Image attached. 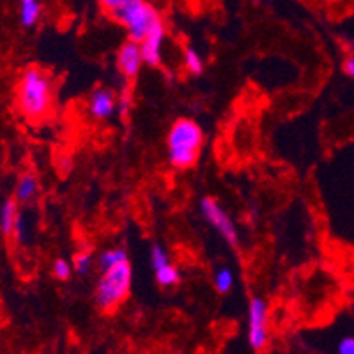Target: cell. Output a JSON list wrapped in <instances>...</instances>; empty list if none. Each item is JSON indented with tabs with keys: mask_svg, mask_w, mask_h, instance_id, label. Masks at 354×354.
I'll list each match as a JSON object with an SVG mask.
<instances>
[{
	"mask_svg": "<svg viewBox=\"0 0 354 354\" xmlns=\"http://www.w3.org/2000/svg\"><path fill=\"white\" fill-rule=\"evenodd\" d=\"M17 106L27 121H43L53 106V78L37 66L24 69L17 85Z\"/></svg>",
	"mask_w": 354,
	"mask_h": 354,
	"instance_id": "6da1fadb",
	"label": "cell"
},
{
	"mask_svg": "<svg viewBox=\"0 0 354 354\" xmlns=\"http://www.w3.org/2000/svg\"><path fill=\"white\" fill-rule=\"evenodd\" d=\"M204 147V131L188 117L177 119L167 135V158L177 170H188L198 161Z\"/></svg>",
	"mask_w": 354,
	"mask_h": 354,
	"instance_id": "7a4b0ae2",
	"label": "cell"
},
{
	"mask_svg": "<svg viewBox=\"0 0 354 354\" xmlns=\"http://www.w3.org/2000/svg\"><path fill=\"white\" fill-rule=\"evenodd\" d=\"M133 282L131 262L124 261L110 270L101 271V277L94 289V303L103 314H112L129 296Z\"/></svg>",
	"mask_w": 354,
	"mask_h": 354,
	"instance_id": "3957f363",
	"label": "cell"
},
{
	"mask_svg": "<svg viewBox=\"0 0 354 354\" xmlns=\"http://www.w3.org/2000/svg\"><path fill=\"white\" fill-rule=\"evenodd\" d=\"M112 18L126 28L129 39L142 43L151 28L161 20V15L147 0H128L122 8L112 12Z\"/></svg>",
	"mask_w": 354,
	"mask_h": 354,
	"instance_id": "277c9868",
	"label": "cell"
},
{
	"mask_svg": "<svg viewBox=\"0 0 354 354\" xmlns=\"http://www.w3.org/2000/svg\"><path fill=\"white\" fill-rule=\"evenodd\" d=\"M202 218H204L218 234H220L223 241L230 246V248H238L239 246V234L238 227L232 221L230 214L223 209V205L213 197H204L198 204Z\"/></svg>",
	"mask_w": 354,
	"mask_h": 354,
	"instance_id": "5b68a950",
	"label": "cell"
},
{
	"mask_svg": "<svg viewBox=\"0 0 354 354\" xmlns=\"http://www.w3.org/2000/svg\"><path fill=\"white\" fill-rule=\"evenodd\" d=\"M270 342V306L261 296L248 301V344L254 351H262Z\"/></svg>",
	"mask_w": 354,
	"mask_h": 354,
	"instance_id": "8992f818",
	"label": "cell"
},
{
	"mask_svg": "<svg viewBox=\"0 0 354 354\" xmlns=\"http://www.w3.org/2000/svg\"><path fill=\"white\" fill-rule=\"evenodd\" d=\"M144 64L140 43L128 39L124 44H121V48L117 52V69L126 82L137 80Z\"/></svg>",
	"mask_w": 354,
	"mask_h": 354,
	"instance_id": "52a82bcc",
	"label": "cell"
},
{
	"mask_svg": "<svg viewBox=\"0 0 354 354\" xmlns=\"http://www.w3.org/2000/svg\"><path fill=\"white\" fill-rule=\"evenodd\" d=\"M87 112L94 121H106L112 119L117 112V96L112 88L97 87L94 88L87 100Z\"/></svg>",
	"mask_w": 354,
	"mask_h": 354,
	"instance_id": "ba28073f",
	"label": "cell"
},
{
	"mask_svg": "<svg viewBox=\"0 0 354 354\" xmlns=\"http://www.w3.org/2000/svg\"><path fill=\"white\" fill-rule=\"evenodd\" d=\"M165 37H167V27L163 18H161V20L151 28V32L145 36V39L140 43L145 66L158 68V66L161 64V48H163Z\"/></svg>",
	"mask_w": 354,
	"mask_h": 354,
	"instance_id": "9c48e42d",
	"label": "cell"
},
{
	"mask_svg": "<svg viewBox=\"0 0 354 354\" xmlns=\"http://www.w3.org/2000/svg\"><path fill=\"white\" fill-rule=\"evenodd\" d=\"M20 214L17 198H8V201L2 202V205H0V232L4 238H12Z\"/></svg>",
	"mask_w": 354,
	"mask_h": 354,
	"instance_id": "30bf717a",
	"label": "cell"
},
{
	"mask_svg": "<svg viewBox=\"0 0 354 354\" xmlns=\"http://www.w3.org/2000/svg\"><path fill=\"white\" fill-rule=\"evenodd\" d=\"M39 194V181L34 174L27 172L18 177L17 186H15V198L18 204H28Z\"/></svg>",
	"mask_w": 354,
	"mask_h": 354,
	"instance_id": "8fae6325",
	"label": "cell"
},
{
	"mask_svg": "<svg viewBox=\"0 0 354 354\" xmlns=\"http://www.w3.org/2000/svg\"><path fill=\"white\" fill-rule=\"evenodd\" d=\"M154 278H156V283L160 287H163V289H172V287L179 286V282H181V273L174 266V262L170 261L169 264L154 270Z\"/></svg>",
	"mask_w": 354,
	"mask_h": 354,
	"instance_id": "7c38bea8",
	"label": "cell"
},
{
	"mask_svg": "<svg viewBox=\"0 0 354 354\" xmlns=\"http://www.w3.org/2000/svg\"><path fill=\"white\" fill-rule=\"evenodd\" d=\"M18 12H20V21L24 27H34L41 17L39 0H20Z\"/></svg>",
	"mask_w": 354,
	"mask_h": 354,
	"instance_id": "4fadbf2b",
	"label": "cell"
},
{
	"mask_svg": "<svg viewBox=\"0 0 354 354\" xmlns=\"http://www.w3.org/2000/svg\"><path fill=\"white\" fill-rule=\"evenodd\" d=\"M129 261L128 257V252L124 248H109V250H103L97 257V268L100 271H106L113 266L121 264V262Z\"/></svg>",
	"mask_w": 354,
	"mask_h": 354,
	"instance_id": "5bb4252c",
	"label": "cell"
},
{
	"mask_svg": "<svg viewBox=\"0 0 354 354\" xmlns=\"http://www.w3.org/2000/svg\"><path fill=\"white\" fill-rule=\"evenodd\" d=\"M214 289L220 294H229L234 287V271L230 270L229 266H220L214 271Z\"/></svg>",
	"mask_w": 354,
	"mask_h": 354,
	"instance_id": "9a60e30c",
	"label": "cell"
},
{
	"mask_svg": "<svg viewBox=\"0 0 354 354\" xmlns=\"http://www.w3.org/2000/svg\"><path fill=\"white\" fill-rule=\"evenodd\" d=\"M183 61H185V68L189 75L201 77L202 73H204L205 69L204 59H202L201 53H198L195 48H192V46H188V48L185 50V59H183Z\"/></svg>",
	"mask_w": 354,
	"mask_h": 354,
	"instance_id": "2e32d148",
	"label": "cell"
},
{
	"mask_svg": "<svg viewBox=\"0 0 354 354\" xmlns=\"http://www.w3.org/2000/svg\"><path fill=\"white\" fill-rule=\"evenodd\" d=\"M93 266H94V257H93V252L91 250H82L78 252L75 257H73V270L75 273L80 274V277H85L93 271Z\"/></svg>",
	"mask_w": 354,
	"mask_h": 354,
	"instance_id": "e0dca14e",
	"label": "cell"
},
{
	"mask_svg": "<svg viewBox=\"0 0 354 354\" xmlns=\"http://www.w3.org/2000/svg\"><path fill=\"white\" fill-rule=\"evenodd\" d=\"M73 262H69L68 259H55L52 264V274L53 278H57V280H61V282H66V280H69L73 274Z\"/></svg>",
	"mask_w": 354,
	"mask_h": 354,
	"instance_id": "ac0fdd59",
	"label": "cell"
},
{
	"mask_svg": "<svg viewBox=\"0 0 354 354\" xmlns=\"http://www.w3.org/2000/svg\"><path fill=\"white\" fill-rule=\"evenodd\" d=\"M131 105V93H129V91H122L121 96L117 97V112L121 113V115H128Z\"/></svg>",
	"mask_w": 354,
	"mask_h": 354,
	"instance_id": "d6986e66",
	"label": "cell"
},
{
	"mask_svg": "<svg viewBox=\"0 0 354 354\" xmlns=\"http://www.w3.org/2000/svg\"><path fill=\"white\" fill-rule=\"evenodd\" d=\"M337 354H354V337L342 338L337 346Z\"/></svg>",
	"mask_w": 354,
	"mask_h": 354,
	"instance_id": "ffe728a7",
	"label": "cell"
},
{
	"mask_svg": "<svg viewBox=\"0 0 354 354\" xmlns=\"http://www.w3.org/2000/svg\"><path fill=\"white\" fill-rule=\"evenodd\" d=\"M100 2H101V6L105 8V11L112 15V12H115L117 9L122 8V6H124L128 0H100Z\"/></svg>",
	"mask_w": 354,
	"mask_h": 354,
	"instance_id": "44dd1931",
	"label": "cell"
},
{
	"mask_svg": "<svg viewBox=\"0 0 354 354\" xmlns=\"http://www.w3.org/2000/svg\"><path fill=\"white\" fill-rule=\"evenodd\" d=\"M342 69H344V73H346L347 77L353 78V80H354V55L347 57L346 61H344V64H342Z\"/></svg>",
	"mask_w": 354,
	"mask_h": 354,
	"instance_id": "7402d4cb",
	"label": "cell"
}]
</instances>
